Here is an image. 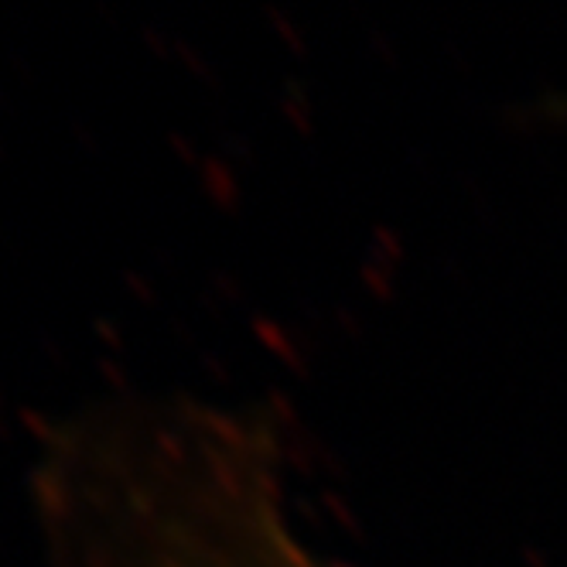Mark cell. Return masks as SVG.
Instances as JSON below:
<instances>
[{
	"label": "cell",
	"instance_id": "cell-1",
	"mask_svg": "<svg viewBox=\"0 0 567 567\" xmlns=\"http://www.w3.org/2000/svg\"><path fill=\"white\" fill-rule=\"evenodd\" d=\"M267 434L229 411L116 396L42 441L55 567H321L295 537Z\"/></svg>",
	"mask_w": 567,
	"mask_h": 567
}]
</instances>
